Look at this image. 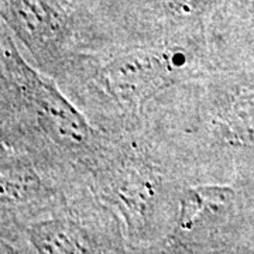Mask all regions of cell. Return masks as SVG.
Instances as JSON below:
<instances>
[{"label":"cell","mask_w":254,"mask_h":254,"mask_svg":"<svg viewBox=\"0 0 254 254\" xmlns=\"http://www.w3.org/2000/svg\"><path fill=\"white\" fill-rule=\"evenodd\" d=\"M1 16L31 51L60 44L68 30L63 0H1Z\"/></svg>","instance_id":"cell-3"},{"label":"cell","mask_w":254,"mask_h":254,"mask_svg":"<svg viewBox=\"0 0 254 254\" xmlns=\"http://www.w3.org/2000/svg\"><path fill=\"white\" fill-rule=\"evenodd\" d=\"M41 188L37 174L24 167H4L1 171V199L3 202H27Z\"/></svg>","instance_id":"cell-7"},{"label":"cell","mask_w":254,"mask_h":254,"mask_svg":"<svg viewBox=\"0 0 254 254\" xmlns=\"http://www.w3.org/2000/svg\"><path fill=\"white\" fill-rule=\"evenodd\" d=\"M210 0H158L164 13L177 21H188L198 17L209 7Z\"/></svg>","instance_id":"cell-8"},{"label":"cell","mask_w":254,"mask_h":254,"mask_svg":"<svg viewBox=\"0 0 254 254\" xmlns=\"http://www.w3.org/2000/svg\"><path fill=\"white\" fill-rule=\"evenodd\" d=\"M4 58L14 65V73L20 79V88L28 108L33 112L37 123L53 141L66 148H82L91 140V127L88 122L68 100L44 81L18 58L11 60L9 48L3 47Z\"/></svg>","instance_id":"cell-1"},{"label":"cell","mask_w":254,"mask_h":254,"mask_svg":"<svg viewBox=\"0 0 254 254\" xmlns=\"http://www.w3.org/2000/svg\"><path fill=\"white\" fill-rule=\"evenodd\" d=\"M230 190L219 185L195 187L184 192L180 203L178 225L184 232H190L200 220L216 215L226 205Z\"/></svg>","instance_id":"cell-5"},{"label":"cell","mask_w":254,"mask_h":254,"mask_svg":"<svg viewBox=\"0 0 254 254\" xmlns=\"http://www.w3.org/2000/svg\"><path fill=\"white\" fill-rule=\"evenodd\" d=\"M115 195L122 210L126 213L128 223L141 225L154 198V187L148 178L138 173H128L115 187Z\"/></svg>","instance_id":"cell-6"},{"label":"cell","mask_w":254,"mask_h":254,"mask_svg":"<svg viewBox=\"0 0 254 254\" xmlns=\"http://www.w3.org/2000/svg\"><path fill=\"white\" fill-rule=\"evenodd\" d=\"M30 240L40 253L95 252L83 232L65 220H50L37 225L30 230Z\"/></svg>","instance_id":"cell-4"},{"label":"cell","mask_w":254,"mask_h":254,"mask_svg":"<svg viewBox=\"0 0 254 254\" xmlns=\"http://www.w3.org/2000/svg\"><path fill=\"white\" fill-rule=\"evenodd\" d=\"M180 57L177 51H131L119 55L102 71L103 86L120 105H140L167 83L181 65Z\"/></svg>","instance_id":"cell-2"}]
</instances>
